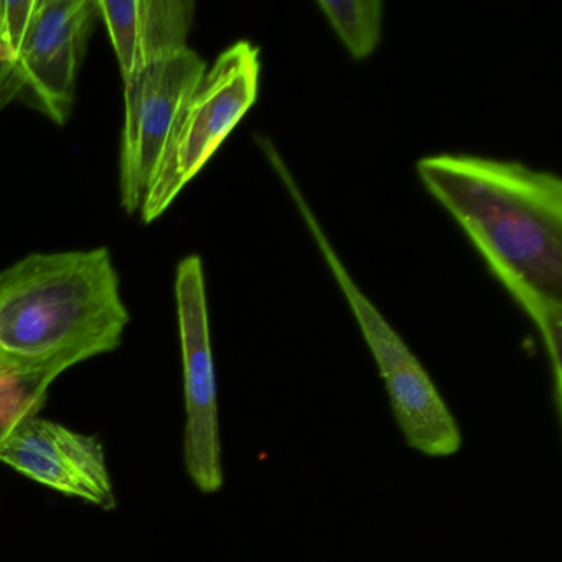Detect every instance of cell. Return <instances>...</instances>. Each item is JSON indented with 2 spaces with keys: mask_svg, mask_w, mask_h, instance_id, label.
Returning <instances> with one entry per match:
<instances>
[{
  "mask_svg": "<svg viewBox=\"0 0 562 562\" xmlns=\"http://www.w3.org/2000/svg\"><path fill=\"white\" fill-rule=\"evenodd\" d=\"M261 55L236 42L206 68L173 124L156 177L139 212L144 223L159 218L183 187L203 169L258 100Z\"/></svg>",
  "mask_w": 562,
  "mask_h": 562,
  "instance_id": "obj_4",
  "label": "cell"
},
{
  "mask_svg": "<svg viewBox=\"0 0 562 562\" xmlns=\"http://www.w3.org/2000/svg\"><path fill=\"white\" fill-rule=\"evenodd\" d=\"M256 140L297 206L325 265L353 312L355 321L386 384L394 417L406 437L407 446L430 457H449L459 452L462 447L459 424L429 373L348 272L274 144L265 136L256 137Z\"/></svg>",
  "mask_w": 562,
  "mask_h": 562,
  "instance_id": "obj_3",
  "label": "cell"
},
{
  "mask_svg": "<svg viewBox=\"0 0 562 562\" xmlns=\"http://www.w3.org/2000/svg\"><path fill=\"white\" fill-rule=\"evenodd\" d=\"M123 80L154 61L189 48L192 0H98Z\"/></svg>",
  "mask_w": 562,
  "mask_h": 562,
  "instance_id": "obj_9",
  "label": "cell"
},
{
  "mask_svg": "<svg viewBox=\"0 0 562 562\" xmlns=\"http://www.w3.org/2000/svg\"><path fill=\"white\" fill-rule=\"evenodd\" d=\"M47 391L32 381L0 370V443L4 442L19 420L38 414L47 400Z\"/></svg>",
  "mask_w": 562,
  "mask_h": 562,
  "instance_id": "obj_11",
  "label": "cell"
},
{
  "mask_svg": "<svg viewBox=\"0 0 562 562\" xmlns=\"http://www.w3.org/2000/svg\"><path fill=\"white\" fill-rule=\"evenodd\" d=\"M206 71L192 48L147 65L124 80L126 124L121 146V203L139 212L166 153L173 124L187 98Z\"/></svg>",
  "mask_w": 562,
  "mask_h": 562,
  "instance_id": "obj_6",
  "label": "cell"
},
{
  "mask_svg": "<svg viewBox=\"0 0 562 562\" xmlns=\"http://www.w3.org/2000/svg\"><path fill=\"white\" fill-rule=\"evenodd\" d=\"M0 462L22 475L98 508H116L103 443L37 414L25 416L0 443Z\"/></svg>",
  "mask_w": 562,
  "mask_h": 562,
  "instance_id": "obj_8",
  "label": "cell"
},
{
  "mask_svg": "<svg viewBox=\"0 0 562 562\" xmlns=\"http://www.w3.org/2000/svg\"><path fill=\"white\" fill-rule=\"evenodd\" d=\"M97 14L93 0H38L21 54L0 77V111L22 97L55 124L67 123Z\"/></svg>",
  "mask_w": 562,
  "mask_h": 562,
  "instance_id": "obj_7",
  "label": "cell"
},
{
  "mask_svg": "<svg viewBox=\"0 0 562 562\" xmlns=\"http://www.w3.org/2000/svg\"><path fill=\"white\" fill-rule=\"evenodd\" d=\"M317 8L355 60L376 52L383 29L381 0H321Z\"/></svg>",
  "mask_w": 562,
  "mask_h": 562,
  "instance_id": "obj_10",
  "label": "cell"
},
{
  "mask_svg": "<svg viewBox=\"0 0 562 562\" xmlns=\"http://www.w3.org/2000/svg\"><path fill=\"white\" fill-rule=\"evenodd\" d=\"M130 321L110 249L27 256L0 272V370L48 390L116 350Z\"/></svg>",
  "mask_w": 562,
  "mask_h": 562,
  "instance_id": "obj_2",
  "label": "cell"
},
{
  "mask_svg": "<svg viewBox=\"0 0 562 562\" xmlns=\"http://www.w3.org/2000/svg\"><path fill=\"white\" fill-rule=\"evenodd\" d=\"M176 297L187 411L183 457L196 488L212 495L222 490L225 479L205 276L199 256H189L177 268Z\"/></svg>",
  "mask_w": 562,
  "mask_h": 562,
  "instance_id": "obj_5",
  "label": "cell"
},
{
  "mask_svg": "<svg viewBox=\"0 0 562 562\" xmlns=\"http://www.w3.org/2000/svg\"><path fill=\"white\" fill-rule=\"evenodd\" d=\"M417 176L535 322L562 400V182L521 162L440 154Z\"/></svg>",
  "mask_w": 562,
  "mask_h": 562,
  "instance_id": "obj_1",
  "label": "cell"
}]
</instances>
